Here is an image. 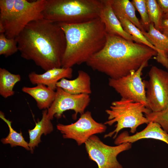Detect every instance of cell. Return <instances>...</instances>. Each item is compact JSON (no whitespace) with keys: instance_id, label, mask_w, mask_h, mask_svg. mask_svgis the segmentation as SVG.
<instances>
[{"instance_id":"cell-13","label":"cell","mask_w":168,"mask_h":168,"mask_svg":"<svg viewBox=\"0 0 168 168\" xmlns=\"http://www.w3.org/2000/svg\"><path fill=\"white\" fill-rule=\"evenodd\" d=\"M101 0L102 5L99 17L105 25L106 34L119 36L128 40L133 41L132 36L123 28L109 0Z\"/></svg>"},{"instance_id":"cell-2","label":"cell","mask_w":168,"mask_h":168,"mask_svg":"<svg viewBox=\"0 0 168 168\" xmlns=\"http://www.w3.org/2000/svg\"><path fill=\"white\" fill-rule=\"evenodd\" d=\"M157 54L156 51L144 44L107 34L104 46L86 63L93 70L115 79L136 71Z\"/></svg>"},{"instance_id":"cell-24","label":"cell","mask_w":168,"mask_h":168,"mask_svg":"<svg viewBox=\"0 0 168 168\" xmlns=\"http://www.w3.org/2000/svg\"><path fill=\"white\" fill-rule=\"evenodd\" d=\"M18 51L15 39H8L4 33L0 34V55L6 57L11 56Z\"/></svg>"},{"instance_id":"cell-14","label":"cell","mask_w":168,"mask_h":168,"mask_svg":"<svg viewBox=\"0 0 168 168\" xmlns=\"http://www.w3.org/2000/svg\"><path fill=\"white\" fill-rule=\"evenodd\" d=\"M72 76V69L69 68H54L49 69L43 73L32 72L28 77L33 85L43 84L56 91L57 83L63 78L71 79Z\"/></svg>"},{"instance_id":"cell-6","label":"cell","mask_w":168,"mask_h":168,"mask_svg":"<svg viewBox=\"0 0 168 168\" xmlns=\"http://www.w3.org/2000/svg\"><path fill=\"white\" fill-rule=\"evenodd\" d=\"M151 112L143 103L135 102L130 100L121 98L112 102L110 109L105 110L108 115V120L104 124L110 126L117 123L114 130L105 135L104 138L115 139L119 132L124 128H129L130 132L134 133L138 127L149 121L143 114Z\"/></svg>"},{"instance_id":"cell-29","label":"cell","mask_w":168,"mask_h":168,"mask_svg":"<svg viewBox=\"0 0 168 168\" xmlns=\"http://www.w3.org/2000/svg\"><path fill=\"white\" fill-rule=\"evenodd\" d=\"M168 19V14L165 15H164L163 19Z\"/></svg>"},{"instance_id":"cell-7","label":"cell","mask_w":168,"mask_h":168,"mask_svg":"<svg viewBox=\"0 0 168 168\" xmlns=\"http://www.w3.org/2000/svg\"><path fill=\"white\" fill-rule=\"evenodd\" d=\"M89 159L95 161L98 168H123L117 157L120 153L130 149L132 144L125 143L112 146L104 143L97 136H91L85 143Z\"/></svg>"},{"instance_id":"cell-25","label":"cell","mask_w":168,"mask_h":168,"mask_svg":"<svg viewBox=\"0 0 168 168\" xmlns=\"http://www.w3.org/2000/svg\"><path fill=\"white\" fill-rule=\"evenodd\" d=\"M149 122H153L158 124L168 134V107L158 112H151L145 114Z\"/></svg>"},{"instance_id":"cell-21","label":"cell","mask_w":168,"mask_h":168,"mask_svg":"<svg viewBox=\"0 0 168 168\" xmlns=\"http://www.w3.org/2000/svg\"><path fill=\"white\" fill-rule=\"evenodd\" d=\"M0 117L7 124L9 129L8 136L1 139V142L2 143L4 144H10L12 147L16 146L22 147L27 150H30L28 143L25 140L22 133H18L13 128L12 126V121L6 119L4 113L1 111Z\"/></svg>"},{"instance_id":"cell-22","label":"cell","mask_w":168,"mask_h":168,"mask_svg":"<svg viewBox=\"0 0 168 168\" xmlns=\"http://www.w3.org/2000/svg\"><path fill=\"white\" fill-rule=\"evenodd\" d=\"M117 17L124 30L132 36L133 41L146 45L157 51L156 48L147 40L138 27L125 18Z\"/></svg>"},{"instance_id":"cell-19","label":"cell","mask_w":168,"mask_h":168,"mask_svg":"<svg viewBox=\"0 0 168 168\" xmlns=\"http://www.w3.org/2000/svg\"><path fill=\"white\" fill-rule=\"evenodd\" d=\"M47 109L42 112V116L41 120L35 123L34 128L28 130L30 140L28 146L31 152H33L35 147L41 142L40 138L43 134L46 135L53 131V126L51 120L47 116Z\"/></svg>"},{"instance_id":"cell-4","label":"cell","mask_w":168,"mask_h":168,"mask_svg":"<svg viewBox=\"0 0 168 168\" xmlns=\"http://www.w3.org/2000/svg\"><path fill=\"white\" fill-rule=\"evenodd\" d=\"M46 0H0V34L15 39L30 22L44 18Z\"/></svg>"},{"instance_id":"cell-12","label":"cell","mask_w":168,"mask_h":168,"mask_svg":"<svg viewBox=\"0 0 168 168\" xmlns=\"http://www.w3.org/2000/svg\"><path fill=\"white\" fill-rule=\"evenodd\" d=\"M153 139L163 141L168 145V134L158 124L150 122L142 131L130 135L127 131H124L115 138L114 143L118 145L125 143H132L143 139Z\"/></svg>"},{"instance_id":"cell-27","label":"cell","mask_w":168,"mask_h":168,"mask_svg":"<svg viewBox=\"0 0 168 168\" xmlns=\"http://www.w3.org/2000/svg\"><path fill=\"white\" fill-rule=\"evenodd\" d=\"M156 1L164 15L168 14V0H157Z\"/></svg>"},{"instance_id":"cell-1","label":"cell","mask_w":168,"mask_h":168,"mask_svg":"<svg viewBox=\"0 0 168 168\" xmlns=\"http://www.w3.org/2000/svg\"><path fill=\"white\" fill-rule=\"evenodd\" d=\"M15 39L23 58L33 61L45 71L61 67L66 41L58 24L44 18L33 21Z\"/></svg>"},{"instance_id":"cell-10","label":"cell","mask_w":168,"mask_h":168,"mask_svg":"<svg viewBox=\"0 0 168 168\" xmlns=\"http://www.w3.org/2000/svg\"><path fill=\"white\" fill-rule=\"evenodd\" d=\"M57 128L63 138L73 139L80 146L85 143L92 136L105 132L107 127L104 124L95 121L91 112L87 111L81 115L75 123L68 125L59 124Z\"/></svg>"},{"instance_id":"cell-11","label":"cell","mask_w":168,"mask_h":168,"mask_svg":"<svg viewBox=\"0 0 168 168\" xmlns=\"http://www.w3.org/2000/svg\"><path fill=\"white\" fill-rule=\"evenodd\" d=\"M90 100L89 94H71L57 87L54 101L47 109L48 117L51 120L54 117L58 119L61 117L64 112L72 110L75 112L72 117L75 119L78 113L81 115L85 112Z\"/></svg>"},{"instance_id":"cell-28","label":"cell","mask_w":168,"mask_h":168,"mask_svg":"<svg viewBox=\"0 0 168 168\" xmlns=\"http://www.w3.org/2000/svg\"><path fill=\"white\" fill-rule=\"evenodd\" d=\"M160 31L168 37V19L162 20L160 27Z\"/></svg>"},{"instance_id":"cell-30","label":"cell","mask_w":168,"mask_h":168,"mask_svg":"<svg viewBox=\"0 0 168 168\" xmlns=\"http://www.w3.org/2000/svg\"><path fill=\"white\" fill-rule=\"evenodd\" d=\"M167 54H168V53Z\"/></svg>"},{"instance_id":"cell-26","label":"cell","mask_w":168,"mask_h":168,"mask_svg":"<svg viewBox=\"0 0 168 168\" xmlns=\"http://www.w3.org/2000/svg\"><path fill=\"white\" fill-rule=\"evenodd\" d=\"M131 2L140 14L141 23L145 30L147 31L151 23L148 13L146 0H133Z\"/></svg>"},{"instance_id":"cell-9","label":"cell","mask_w":168,"mask_h":168,"mask_svg":"<svg viewBox=\"0 0 168 168\" xmlns=\"http://www.w3.org/2000/svg\"><path fill=\"white\" fill-rule=\"evenodd\" d=\"M148 62L143 63L136 71L117 78L109 79L108 84L121 98L143 104L147 106L146 81H142L141 76L143 69L148 66Z\"/></svg>"},{"instance_id":"cell-5","label":"cell","mask_w":168,"mask_h":168,"mask_svg":"<svg viewBox=\"0 0 168 168\" xmlns=\"http://www.w3.org/2000/svg\"><path fill=\"white\" fill-rule=\"evenodd\" d=\"M101 0H46L44 19L57 24H77L99 18Z\"/></svg>"},{"instance_id":"cell-18","label":"cell","mask_w":168,"mask_h":168,"mask_svg":"<svg viewBox=\"0 0 168 168\" xmlns=\"http://www.w3.org/2000/svg\"><path fill=\"white\" fill-rule=\"evenodd\" d=\"M117 17L125 18L130 21L141 31H146L135 14L136 8L128 0H109Z\"/></svg>"},{"instance_id":"cell-16","label":"cell","mask_w":168,"mask_h":168,"mask_svg":"<svg viewBox=\"0 0 168 168\" xmlns=\"http://www.w3.org/2000/svg\"><path fill=\"white\" fill-rule=\"evenodd\" d=\"M91 77L89 75L83 70L78 72L77 77L73 80L63 78L57 84V87L65 91L73 94L91 93Z\"/></svg>"},{"instance_id":"cell-8","label":"cell","mask_w":168,"mask_h":168,"mask_svg":"<svg viewBox=\"0 0 168 168\" xmlns=\"http://www.w3.org/2000/svg\"><path fill=\"white\" fill-rule=\"evenodd\" d=\"M146 81L147 107L152 112L163 110L168 107V72L152 66Z\"/></svg>"},{"instance_id":"cell-15","label":"cell","mask_w":168,"mask_h":168,"mask_svg":"<svg viewBox=\"0 0 168 168\" xmlns=\"http://www.w3.org/2000/svg\"><path fill=\"white\" fill-rule=\"evenodd\" d=\"M147 40L156 49L157 54L154 58L168 69V37L156 29L151 23L147 31H142Z\"/></svg>"},{"instance_id":"cell-20","label":"cell","mask_w":168,"mask_h":168,"mask_svg":"<svg viewBox=\"0 0 168 168\" xmlns=\"http://www.w3.org/2000/svg\"><path fill=\"white\" fill-rule=\"evenodd\" d=\"M19 74L11 73L4 68H0V95L5 98L12 96L15 94L13 88L20 81Z\"/></svg>"},{"instance_id":"cell-23","label":"cell","mask_w":168,"mask_h":168,"mask_svg":"<svg viewBox=\"0 0 168 168\" xmlns=\"http://www.w3.org/2000/svg\"><path fill=\"white\" fill-rule=\"evenodd\" d=\"M146 2L150 22L153 24L156 29L160 31V27L164 14L156 0H146Z\"/></svg>"},{"instance_id":"cell-3","label":"cell","mask_w":168,"mask_h":168,"mask_svg":"<svg viewBox=\"0 0 168 168\" xmlns=\"http://www.w3.org/2000/svg\"><path fill=\"white\" fill-rule=\"evenodd\" d=\"M58 24L63 30L66 41L62 68L86 63L105 44L107 34L99 17L79 23Z\"/></svg>"},{"instance_id":"cell-17","label":"cell","mask_w":168,"mask_h":168,"mask_svg":"<svg viewBox=\"0 0 168 168\" xmlns=\"http://www.w3.org/2000/svg\"><path fill=\"white\" fill-rule=\"evenodd\" d=\"M22 91L32 97L35 100L40 110L48 109L54 101L56 91L43 84L33 87H23Z\"/></svg>"}]
</instances>
